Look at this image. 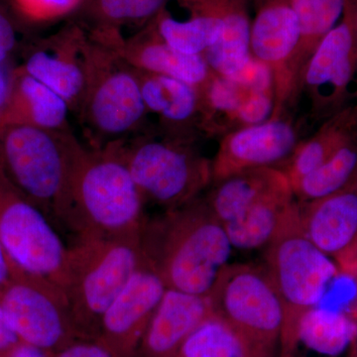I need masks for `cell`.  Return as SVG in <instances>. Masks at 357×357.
I'll use <instances>...</instances> for the list:
<instances>
[{
  "label": "cell",
  "instance_id": "6da1fadb",
  "mask_svg": "<svg viewBox=\"0 0 357 357\" xmlns=\"http://www.w3.org/2000/svg\"><path fill=\"white\" fill-rule=\"evenodd\" d=\"M143 260L167 289L208 297L229 263L232 245L204 197L145 218L139 232Z\"/></svg>",
  "mask_w": 357,
  "mask_h": 357
},
{
  "label": "cell",
  "instance_id": "7a4b0ae2",
  "mask_svg": "<svg viewBox=\"0 0 357 357\" xmlns=\"http://www.w3.org/2000/svg\"><path fill=\"white\" fill-rule=\"evenodd\" d=\"M121 142L102 148L79 143L77 147L65 225L77 237L126 236L140 232L146 218L145 202L124 160Z\"/></svg>",
  "mask_w": 357,
  "mask_h": 357
},
{
  "label": "cell",
  "instance_id": "3957f363",
  "mask_svg": "<svg viewBox=\"0 0 357 357\" xmlns=\"http://www.w3.org/2000/svg\"><path fill=\"white\" fill-rule=\"evenodd\" d=\"M79 141L69 130L27 124L0 128V171L26 199L64 227L73 162Z\"/></svg>",
  "mask_w": 357,
  "mask_h": 357
},
{
  "label": "cell",
  "instance_id": "277c9868",
  "mask_svg": "<svg viewBox=\"0 0 357 357\" xmlns=\"http://www.w3.org/2000/svg\"><path fill=\"white\" fill-rule=\"evenodd\" d=\"M264 248V265L283 307L279 357H295L301 324L325 297L337 268L307 236L298 201Z\"/></svg>",
  "mask_w": 357,
  "mask_h": 357
},
{
  "label": "cell",
  "instance_id": "5b68a950",
  "mask_svg": "<svg viewBox=\"0 0 357 357\" xmlns=\"http://www.w3.org/2000/svg\"><path fill=\"white\" fill-rule=\"evenodd\" d=\"M141 262L139 234L77 236L69 246L62 290L79 337L98 340L103 314Z\"/></svg>",
  "mask_w": 357,
  "mask_h": 357
},
{
  "label": "cell",
  "instance_id": "8992f818",
  "mask_svg": "<svg viewBox=\"0 0 357 357\" xmlns=\"http://www.w3.org/2000/svg\"><path fill=\"white\" fill-rule=\"evenodd\" d=\"M88 81L79 114L89 146L102 148L126 141L147 114L139 75L114 47L98 40L88 45Z\"/></svg>",
  "mask_w": 357,
  "mask_h": 357
},
{
  "label": "cell",
  "instance_id": "52a82bcc",
  "mask_svg": "<svg viewBox=\"0 0 357 357\" xmlns=\"http://www.w3.org/2000/svg\"><path fill=\"white\" fill-rule=\"evenodd\" d=\"M196 140L165 132L122 141L124 160L145 203L171 210L198 198L213 183L211 159L197 149Z\"/></svg>",
  "mask_w": 357,
  "mask_h": 357
},
{
  "label": "cell",
  "instance_id": "ba28073f",
  "mask_svg": "<svg viewBox=\"0 0 357 357\" xmlns=\"http://www.w3.org/2000/svg\"><path fill=\"white\" fill-rule=\"evenodd\" d=\"M208 298L213 314L234 326L260 351L276 356L283 307L264 263H227Z\"/></svg>",
  "mask_w": 357,
  "mask_h": 357
},
{
  "label": "cell",
  "instance_id": "9c48e42d",
  "mask_svg": "<svg viewBox=\"0 0 357 357\" xmlns=\"http://www.w3.org/2000/svg\"><path fill=\"white\" fill-rule=\"evenodd\" d=\"M0 243L18 269L62 289L69 246L55 225L0 171Z\"/></svg>",
  "mask_w": 357,
  "mask_h": 357
},
{
  "label": "cell",
  "instance_id": "30bf717a",
  "mask_svg": "<svg viewBox=\"0 0 357 357\" xmlns=\"http://www.w3.org/2000/svg\"><path fill=\"white\" fill-rule=\"evenodd\" d=\"M0 305L21 342L56 352L79 335L62 289L16 269L0 291Z\"/></svg>",
  "mask_w": 357,
  "mask_h": 357
},
{
  "label": "cell",
  "instance_id": "8fae6325",
  "mask_svg": "<svg viewBox=\"0 0 357 357\" xmlns=\"http://www.w3.org/2000/svg\"><path fill=\"white\" fill-rule=\"evenodd\" d=\"M357 44L351 0L340 22L324 37L302 72L300 98H306L309 114L326 121L356 100Z\"/></svg>",
  "mask_w": 357,
  "mask_h": 357
},
{
  "label": "cell",
  "instance_id": "7c38bea8",
  "mask_svg": "<svg viewBox=\"0 0 357 357\" xmlns=\"http://www.w3.org/2000/svg\"><path fill=\"white\" fill-rule=\"evenodd\" d=\"M301 36L299 20L290 0H265L251 23V56L266 66L273 79L271 119L285 116L299 100L297 55Z\"/></svg>",
  "mask_w": 357,
  "mask_h": 357
},
{
  "label": "cell",
  "instance_id": "4fadbf2b",
  "mask_svg": "<svg viewBox=\"0 0 357 357\" xmlns=\"http://www.w3.org/2000/svg\"><path fill=\"white\" fill-rule=\"evenodd\" d=\"M299 136L288 114L225 134L211 159L213 183L251 169L277 168L299 144Z\"/></svg>",
  "mask_w": 357,
  "mask_h": 357
},
{
  "label": "cell",
  "instance_id": "5bb4252c",
  "mask_svg": "<svg viewBox=\"0 0 357 357\" xmlns=\"http://www.w3.org/2000/svg\"><path fill=\"white\" fill-rule=\"evenodd\" d=\"M167 287L143 260L103 314L98 340L119 357H133Z\"/></svg>",
  "mask_w": 357,
  "mask_h": 357
},
{
  "label": "cell",
  "instance_id": "9a60e30c",
  "mask_svg": "<svg viewBox=\"0 0 357 357\" xmlns=\"http://www.w3.org/2000/svg\"><path fill=\"white\" fill-rule=\"evenodd\" d=\"M213 314L210 301L167 289L133 357H176L188 337Z\"/></svg>",
  "mask_w": 357,
  "mask_h": 357
},
{
  "label": "cell",
  "instance_id": "2e32d148",
  "mask_svg": "<svg viewBox=\"0 0 357 357\" xmlns=\"http://www.w3.org/2000/svg\"><path fill=\"white\" fill-rule=\"evenodd\" d=\"M299 206L310 241L328 257L342 261L357 241V178L330 196Z\"/></svg>",
  "mask_w": 357,
  "mask_h": 357
},
{
  "label": "cell",
  "instance_id": "e0dca14e",
  "mask_svg": "<svg viewBox=\"0 0 357 357\" xmlns=\"http://www.w3.org/2000/svg\"><path fill=\"white\" fill-rule=\"evenodd\" d=\"M114 47L129 66L138 72L162 75L203 88L213 75L203 55H188L164 41L156 31L128 42L114 37L103 39Z\"/></svg>",
  "mask_w": 357,
  "mask_h": 357
},
{
  "label": "cell",
  "instance_id": "ac0fdd59",
  "mask_svg": "<svg viewBox=\"0 0 357 357\" xmlns=\"http://www.w3.org/2000/svg\"><path fill=\"white\" fill-rule=\"evenodd\" d=\"M88 45L76 37L58 39L48 49L34 52L24 72L53 89L77 112L88 81Z\"/></svg>",
  "mask_w": 357,
  "mask_h": 357
},
{
  "label": "cell",
  "instance_id": "d6986e66",
  "mask_svg": "<svg viewBox=\"0 0 357 357\" xmlns=\"http://www.w3.org/2000/svg\"><path fill=\"white\" fill-rule=\"evenodd\" d=\"M138 75L147 112L161 119L165 132L197 138L196 134L201 132V98L198 89L162 75L143 72H138Z\"/></svg>",
  "mask_w": 357,
  "mask_h": 357
},
{
  "label": "cell",
  "instance_id": "ffe728a7",
  "mask_svg": "<svg viewBox=\"0 0 357 357\" xmlns=\"http://www.w3.org/2000/svg\"><path fill=\"white\" fill-rule=\"evenodd\" d=\"M3 124H27L46 130L64 131L68 128L69 103L24 70L9 89Z\"/></svg>",
  "mask_w": 357,
  "mask_h": 357
},
{
  "label": "cell",
  "instance_id": "44dd1931",
  "mask_svg": "<svg viewBox=\"0 0 357 357\" xmlns=\"http://www.w3.org/2000/svg\"><path fill=\"white\" fill-rule=\"evenodd\" d=\"M213 184L204 198L225 227L260 199L291 183L280 169L266 167L234 174Z\"/></svg>",
  "mask_w": 357,
  "mask_h": 357
},
{
  "label": "cell",
  "instance_id": "7402d4cb",
  "mask_svg": "<svg viewBox=\"0 0 357 357\" xmlns=\"http://www.w3.org/2000/svg\"><path fill=\"white\" fill-rule=\"evenodd\" d=\"M357 134V100L323 121L309 139L300 141L292 154L277 168L294 185L333 156L344 143Z\"/></svg>",
  "mask_w": 357,
  "mask_h": 357
},
{
  "label": "cell",
  "instance_id": "603a6c76",
  "mask_svg": "<svg viewBox=\"0 0 357 357\" xmlns=\"http://www.w3.org/2000/svg\"><path fill=\"white\" fill-rule=\"evenodd\" d=\"M296 202L292 185H286L260 199L243 215L225 225L232 248H265Z\"/></svg>",
  "mask_w": 357,
  "mask_h": 357
},
{
  "label": "cell",
  "instance_id": "cb8c5ba5",
  "mask_svg": "<svg viewBox=\"0 0 357 357\" xmlns=\"http://www.w3.org/2000/svg\"><path fill=\"white\" fill-rule=\"evenodd\" d=\"M176 357H271L225 319L211 314L188 337Z\"/></svg>",
  "mask_w": 357,
  "mask_h": 357
},
{
  "label": "cell",
  "instance_id": "d4e9b609",
  "mask_svg": "<svg viewBox=\"0 0 357 357\" xmlns=\"http://www.w3.org/2000/svg\"><path fill=\"white\" fill-rule=\"evenodd\" d=\"M357 178V134L314 172L293 185L299 203H310L344 189Z\"/></svg>",
  "mask_w": 357,
  "mask_h": 357
},
{
  "label": "cell",
  "instance_id": "484cf974",
  "mask_svg": "<svg viewBox=\"0 0 357 357\" xmlns=\"http://www.w3.org/2000/svg\"><path fill=\"white\" fill-rule=\"evenodd\" d=\"M349 0H290L301 27L297 55L300 81L303 70L318 45L344 16Z\"/></svg>",
  "mask_w": 357,
  "mask_h": 357
},
{
  "label": "cell",
  "instance_id": "4316f807",
  "mask_svg": "<svg viewBox=\"0 0 357 357\" xmlns=\"http://www.w3.org/2000/svg\"><path fill=\"white\" fill-rule=\"evenodd\" d=\"M357 338V325L340 312L314 307L301 324L299 342L310 349L335 356L342 354Z\"/></svg>",
  "mask_w": 357,
  "mask_h": 357
},
{
  "label": "cell",
  "instance_id": "83f0119b",
  "mask_svg": "<svg viewBox=\"0 0 357 357\" xmlns=\"http://www.w3.org/2000/svg\"><path fill=\"white\" fill-rule=\"evenodd\" d=\"M223 21L213 14L194 13L189 20L161 16L157 34L169 46L188 55H204L222 36Z\"/></svg>",
  "mask_w": 357,
  "mask_h": 357
},
{
  "label": "cell",
  "instance_id": "f1b7e54d",
  "mask_svg": "<svg viewBox=\"0 0 357 357\" xmlns=\"http://www.w3.org/2000/svg\"><path fill=\"white\" fill-rule=\"evenodd\" d=\"M166 0H98L102 17L112 22L140 21L158 13Z\"/></svg>",
  "mask_w": 357,
  "mask_h": 357
},
{
  "label": "cell",
  "instance_id": "f546056e",
  "mask_svg": "<svg viewBox=\"0 0 357 357\" xmlns=\"http://www.w3.org/2000/svg\"><path fill=\"white\" fill-rule=\"evenodd\" d=\"M21 13L29 20L49 21L72 13L83 0H13Z\"/></svg>",
  "mask_w": 357,
  "mask_h": 357
},
{
  "label": "cell",
  "instance_id": "4dcf8cb0",
  "mask_svg": "<svg viewBox=\"0 0 357 357\" xmlns=\"http://www.w3.org/2000/svg\"><path fill=\"white\" fill-rule=\"evenodd\" d=\"M54 357H119L109 347L98 340L79 338L64 349L54 354Z\"/></svg>",
  "mask_w": 357,
  "mask_h": 357
},
{
  "label": "cell",
  "instance_id": "1f68e13d",
  "mask_svg": "<svg viewBox=\"0 0 357 357\" xmlns=\"http://www.w3.org/2000/svg\"><path fill=\"white\" fill-rule=\"evenodd\" d=\"M20 342V337L7 318L3 307L0 305V357L11 351Z\"/></svg>",
  "mask_w": 357,
  "mask_h": 357
},
{
  "label": "cell",
  "instance_id": "d6a6232c",
  "mask_svg": "<svg viewBox=\"0 0 357 357\" xmlns=\"http://www.w3.org/2000/svg\"><path fill=\"white\" fill-rule=\"evenodd\" d=\"M15 45V34L9 21L0 14V62L6 59Z\"/></svg>",
  "mask_w": 357,
  "mask_h": 357
},
{
  "label": "cell",
  "instance_id": "836d02e7",
  "mask_svg": "<svg viewBox=\"0 0 357 357\" xmlns=\"http://www.w3.org/2000/svg\"><path fill=\"white\" fill-rule=\"evenodd\" d=\"M2 357H54L53 352L21 342Z\"/></svg>",
  "mask_w": 357,
  "mask_h": 357
},
{
  "label": "cell",
  "instance_id": "e575fe53",
  "mask_svg": "<svg viewBox=\"0 0 357 357\" xmlns=\"http://www.w3.org/2000/svg\"><path fill=\"white\" fill-rule=\"evenodd\" d=\"M17 267L13 264L7 255L6 249L0 243V291L13 280Z\"/></svg>",
  "mask_w": 357,
  "mask_h": 357
},
{
  "label": "cell",
  "instance_id": "d590c367",
  "mask_svg": "<svg viewBox=\"0 0 357 357\" xmlns=\"http://www.w3.org/2000/svg\"><path fill=\"white\" fill-rule=\"evenodd\" d=\"M8 95L9 89L8 86H7L6 77H4L3 74L0 70V107L6 105Z\"/></svg>",
  "mask_w": 357,
  "mask_h": 357
},
{
  "label": "cell",
  "instance_id": "8d00e7d4",
  "mask_svg": "<svg viewBox=\"0 0 357 357\" xmlns=\"http://www.w3.org/2000/svg\"><path fill=\"white\" fill-rule=\"evenodd\" d=\"M352 20H354V33H356V40L357 44V0H351ZM356 100H357V81L356 89Z\"/></svg>",
  "mask_w": 357,
  "mask_h": 357
},
{
  "label": "cell",
  "instance_id": "74e56055",
  "mask_svg": "<svg viewBox=\"0 0 357 357\" xmlns=\"http://www.w3.org/2000/svg\"><path fill=\"white\" fill-rule=\"evenodd\" d=\"M356 349H354V357H357V342H356Z\"/></svg>",
  "mask_w": 357,
  "mask_h": 357
},
{
  "label": "cell",
  "instance_id": "f35d334b",
  "mask_svg": "<svg viewBox=\"0 0 357 357\" xmlns=\"http://www.w3.org/2000/svg\"><path fill=\"white\" fill-rule=\"evenodd\" d=\"M0 126H1V121H0Z\"/></svg>",
  "mask_w": 357,
  "mask_h": 357
}]
</instances>
